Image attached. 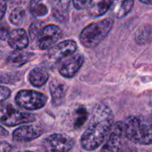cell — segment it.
<instances>
[{
    "instance_id": "obj_2",
    "label": "cell",
    "mask_w": 152,
    "mask_h": 152,
    "mask_svg": "<svg viewBox=\"0 0 152 152\" xmlns=\"http://www.w3.org/2000/svg\"><path fill=\"white\" fill-rule=\"evenodd\" d=\"M124 134L134 143L151 145L152 130L151 123L142 116H130L124 123Z\"/></svg>"
},
{
    "instance_id": "obj_7",
    "label": "cell",
    "mask_w": 152,
    "mask_h": 152,
    "mask_svg": "<svg viewBox=\"0 0 152 152\" xmlns=\"http://www.w3.org/2000/svg\"><path fill=\"white\" fill-rule=\"evenodd\" d=\"M74 145V140L69 135L65 134H51L43 142V147L47 151H69L73 149Z\"/></svg>"
},
{
    "instance_id": "obj_16",
    "label": "cell",
    "mask_w": 152,
    "mask_h": 152,
    "mask_svg": "<svg viewBox=\"0 0 152 152\" xmlns=\"http://www.w3.org/2000/svg\"><path fill=\"white\" fill-rule=\"evenodd\" d=\"M71 0H53L52 4L53 16L59 22H64L68 17Z\"/></svg>"
},
{
    "instance_id": "obj_30",
    "label": "cell",
    "mask_w": 152,
    "mask_h": 152,
    "mask_svg": "<svg viewBox=\"0 0 152 152\" xmlns=\"http://www.w3.org/2000/svg\"><path fill=\"white\" fill-rule=\"evenodd\" d=\"M8 135H9V133L7 132V130L0 126V138H5Z\"/></svg>"
},
{
    "instance_id": "obj_6",
    "label": "cell",
    "mask_w": 152,
    "mask_h": 152,
    "mask_svg": "<svg viewBox=\"0 0 152 152\" xmlns=\"http://www.w3.org/2000/svg\"><path fill=\"white\" fill-rule=\"evenodd\" d=\"M77 49V43L72 39L64 40L50 48L47 56V64L54 68L62 59L72 55Z\"/></svg>"
},
{
    "instance_id": "obj_31",
    "label": "cell",
    "mask_w": 152,
    "mask_h": 152,
    "mask_svg": "<svg viewBox=\"0 0 152 152\" xmlns=\"http://www.w3.org/2000/svg\"><path fill=\"white\" fill-rule=\"evenodd\" d=\"M140 1L146 4H151V0H140Z\"/></svg>"
},
{
    "instance_id": "obj_23",
    "label": "cell",
    "mask_w": 152,
    "mask_h": 152,
    "mask_svg": "<svg viewBox=\"0 0 152 152\" xmlns=\"http://www.w3.org/2000/svg\"><path fill=\"white\" fill-rule=\"evenodd\" d=\"M11 95V90L6 86H0V103L7 100Z\"/></svg>"
},
{
    "instance_id": "obj_5",
    "label": "cell",
    "mask_w": 152,
    "mask_h": 152,
    "mask_svg": "<svg viewBox=\"0 0 152 152\" xmlns=\"http://www.w3.org/2000/svg\"><path fill=\"white\" fill-rule=\"evenodd\" d=\"M16 104L27 110H37L44 108L47 102V97L37 91L20 90L15 96Z\"/></svg>"
},
{
    "instance_id": "obj_8",
    "label": "cell",
    "mask_w": 152,
    "mask_h": 152,
    "mask_svg": "<svg viewBox=\"0 0 152 152\" xmlns=\"http://www.w3.org/2000/svg\"><path fill=\"white\" fill-rule=\"evenodd\" d=\"M62 33L59 26L49 24L42 28L37 37V45L40 50L50 49L61 37Z\"/></svg>"
},
{
    "instance_id": "obj_17",
    "label": "cell",
    "mask_w": 152,
    "mask_h": 152,
    "mask_svg": "<svg viewBox=\"0 0 152 152\" xmlns=\"http://www.w3.org/2000/svg\"><path fill=\"white\" fill-rule=\"evenodd\" d=\"M28 81L35 87L43 86L49 79V74L45 68L37 67L30 70L28 74Z\"/></svg>"
},
{
    "instance_id": "obj_21",
    "label": "cell",
    "mask_w": 152,
    "mask_h": 152,
    "mask_svg": "<svg viewBox=\"0 0 152 152\" xmlns=\"http://www.w3.org/2000/svg\"><path fill=\"white\" fill-rule=\"evenodd\" d=\"M88 112L84 106H80L76 110V119L74 122V127L78 129L84 126V124L87 121Z\"/></svg>"
},
{
    "instance_id": "obj_9",
    "label": "cell",
    "mask_w": 152,
    "mask_h": 152,
    "mask_svg": "<svg viewBox=\"0 0 152 152\" xmlns=\"http://www.w3.org/2000/svg\"><path fill=\"white\" fill-rule=\"evenodd\" d=\"M110 133V138L102 147V151H118L120 150L122 136L124 134V123L119 121L113 124Z\"/></svg>"
},
{
    "instance_id": "obj_11",
    "label": "cell",
    "mask_w": 152,
    "mask_h": 152,
    "mask_svg": "<svg viewBox=\"0 0 152 152\" xmlns=\"http://www.w3.org/2000/svg\"><path fill=\"white\" fill-rule=\"evenodd\" d=\"M84 60L85 59L82 54H76L69 57L65 62L61 64V68L59 69L61 76L65 78L73 77L81 69L84 63Z\"/></svg>"
},
{
    "instance_id": "obj_3",
    "label": "cell",
    "mask_w": 152,
    "mask_h": 152,
    "mask_svg": "<svg viewBox=\"0 0 152 152\" xmlns=\"http://www.w3.org/2000/svg\"><path fill=\"white\" fill-rule=\"evenodd\" d=\"M114 24L111 18H106L97 22L91 23L80 33V43L87 48L97 46L110 34Z\"/></svg>"
},
{
    "instance_id": "obj_27",
    "label": "cell",
    "mask_w": 152,
    "mask_h": 152,
    "mask_svg": "<svg viewBox=\"0 0 152 152\" xmlns=\"http://www.w3.org/2000/svg\"><path fill=\"white\" fill-rule=\"evenodd\" d=\"M6 0H0V21L4 18L6 12Z\"/></svg>"
},
{
    "instance_id": "obj_14",
    "label": "cell",
    "mask_w": 152,
    "mask_h": 152,
    "mask_svg": "<svg viewBox=\"0 0 152 152\" xmlns=\"http://www.w3.org/2000/svg\"><path fill=\"white\" fill-rule=\"evenodd\" d=\"M111 3L112 0H89L86 9L90 16L100 17L110 10Z\"/></svg>"
},
{
    "instance_id": "obj_28",
    "label": "cell",
    "mask_w": 152,
    "mask_h": 152,
    "mask_svg": "<svg viewBox=\"0 0 152 152\" xmlns=\"http://www.w3.org/2000/svg\"><path fill=\"white\" fill-rule=\"evenodd\" d=\"M12 80H16V78L13 77L12 75H6V74H4L3 76L0 75V83H11Z\"/></svg>"
},
{
    "instance_id": "obj_29",
    "label": "cell",
    "mask_w": 152,
    "mask_h": 152,
    "mask_svg": "<svg viewBox=\"0 0 152 152\" xmlns=\"http://www.w3.org/2000/svg\"><path fill=\"white\" fill-rule=\"evenodd\" d=\"M12 150V147L11 144H9L6 142H0V151H11Z\"/></svg>"
},
{
    "instance_id": "obj_25",
    "label": "cell",
    "mask_w": 152,
    "mask_h": 152,
    "mask_svg": "<svg viewBox=\"0 0 152 152\" xmlns=\"http://www.w3.org/2000/svg\"><path fill=\"white\" fill-rule=\"evenodd\" d=\"M89 0H72V4L77 10H83L87 7Z\"/></svg>"
},
{
    "instance_id": "obj_26",
    "label": "cell",
    "mask_w": 152,
    "mask_h": 152,
    "mask_svg": "<svg viewBox=\"0 0 152 152\" xmlns=\"http://www.w3.org/2000/svg\"><path fill=\"white\" fill-rule=\"evenodd\" d=\"M10 31L8 27L4 26V25H1L0 26V40H5L8 37Z\"/></svg>"
},
{
    "instance_id": "obj_24",
    "label": "cell",
    "mask_w": 152,
    "mask_h": 152,
    "mask_svg": "<svg viewBox=\"0 0 152 152\" xmlns=\"http://www.w3.org/2000/svg\"><path fill=\"white\" fill-rule=\"evenodd\" d=\"M40 29H41L40 26L37 25V23H33V24L30 25V27H29V36H30L31 39L37 38Z\"/></svg>"
},
{
    "instance_id": "obj_4",
    "label": "cell",
    "mask_w": 152,
    "mask_h": 152,
    "mask_svg": "<svg viewBox=\"0 0 152 152\" xmlns=\"http://www.w3.org/2000/svg\"><path fill=\"white\" fill-rule=\"evenodd\" d=\"M36 120L34 114L16 110L10 104L0 103V123L7 126H16Z\"/></svg>"
},
{
    "instance_id": "obj_15",
    "label": "cell",
    "mask_w": 152,
    "mask_h": 152,
    "mask_svg": "<svg viewBox=\"0 0 152 152\" xmlns=\"http://www.w3.org/2000/svg\"><path fill=\"white\" fill-rule=\"evenodd\" d=\"M50 93L52 95V101L54 106L61 105L65 98L66 86L65 85L59 81L58 79H53L50 83Z\"/></svg>"
},
{
    "instance_id": "obj_1",
    "label": "cell",
    "mask_w": 152,
    "mask_h": 152,
    "mask_svg": "<svg viewBox=\"0 0 152 152\" xmlns=\"http://www.w3.org/2000/svg\"><path fill=\"white\" fill-rule=\"evenodd\" d=\"M114 123V115L105 104H98L93 112L91 121L81 136L83 150L92 151L98 149L109 135Z\"/></svg>"
},
{
    "instance_id": "obj_22",
    "label": "cell",
    "mask_w": 152,
    "mask_h": 152,
    "mask_svg": "<svg viewBox=\"0 0 152 152\" xmlns=\"http://www.w3.org/2000/svg\"><path fill=\"white\" fill-rule=\"evenodd\" d=\"M25 19V11L21 7L14 8L10 14V21L15 26H20L22 24Z\"/></svg>"
},
{
    "instance_id": "obj_18",
    "label": "cell",
    "mask_w": 152,
    "mask_h": 152,
    "mask_svg": "<svg viewBox=\"0 0 152 152\" xmlns=\"http://www.w3.org/2000/svg\"><path fill=\"white\" fill-rule=\"evenodd\" d=\"M34 56L35 54L32 53L21 52L20 50H15L8 55L6 61L11 66L20 67L26 64L27 62H28Z\"/></svg>"
},
{
    "instance_id": "obj_20",
    "label": "cell",
    "mask_w": 152,
    "mask_h": 152,
    "mask_svg": "<svg viewBox=\"0 0 152 152\" xmlns=\"http://www.w3.org/2000/svg\"><path fill=\"white\" fill-rule=\"evenodd\" d=\"M151 25L141 26L135 33V41L139 45H145L151 41Z\"/></svg>"
},
{
    "instance_id": "obj_10",
    "label": "cell",
    "mask_w": 152,
    "mask_h": 152,
    "mask_svg": "<svg viewBox=\"0 0 152 152\" xmlns=\"http://www.w3.org/2000/svg\"><path fill=\"white\" fill-rule=\"evenodd\" d=\"M44 134V130L37 126H22L12 133V139L16 142H30Z\"/></svg>"
},
{
    "instance_id": "obj_19",
    "label": "cell",
    "mask_w": 152,
    "mask_h": 152,
    "mask_svg": "<svg viewBox=\"0 0 152 152\" xmlns=\"http://www.w3.org/2000/svg\"><path fill=\"white\" fill-rule=\"evenodd\" d=\"M50 10L49 0H30L29 12L36 18L45 17Z\"/></svg>"
},
{
    "instance_id": "obj_13",
    "label": "cell",
    "mask_w": 152,
    "mask_h": 152,
    "mask_svg": "<svg viewBox=\"0 0 152 152\" xmlns=\"http://www.w3.org/2000/svg\"><path fill=\"white\" fill-rule=\"evenodd\" d=\"M134 4V0H112L110 9L115 18L122 19L133 10Z\"/></svg>"
},
{
    "instance_id": "obj_12",
    "label": "cell",
    "mask_w": 152,
    "mask_h": 152,
    "mask_svg": "<svg viewBox=\"0 0 152 152\" xmlns=\"http://www.w3.org/2000/svg\"><path fill=\"white\" fill-rule=\"evenodd\" d=\"M8 45L14 50H22L28 45V37L22 28H16L8 35Z\"/></svg>"
}]
</instances>
